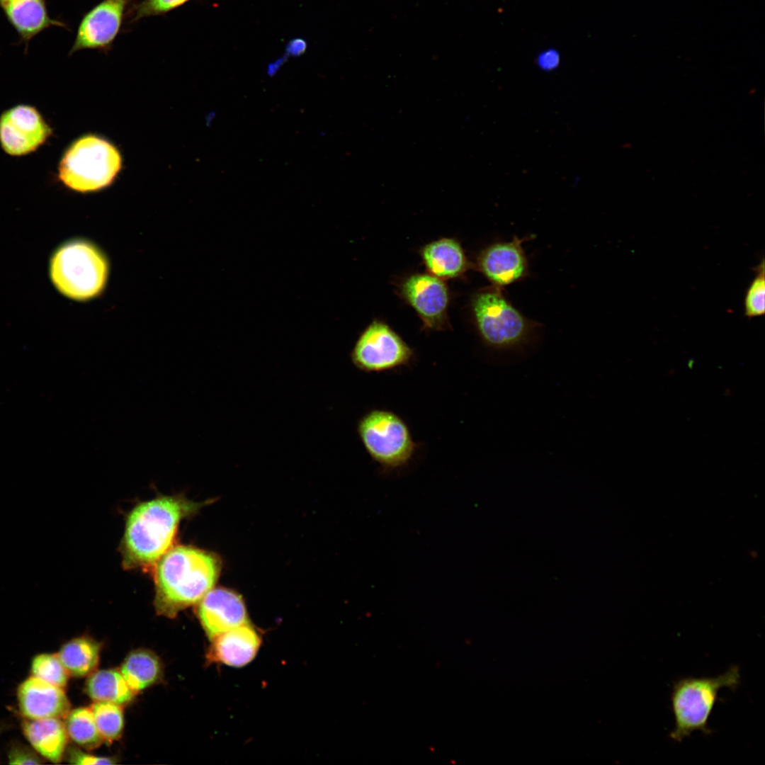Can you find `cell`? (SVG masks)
Instances as JSON below:
<instances>
[{
	"label": "cell",
	"instance_id": "1",
	"mask_svg": "<svg viewBox=\"0 0 765 765\" xmlns=\"http://www.w3.org/2000/svg\"><path fill=\"white\" fill-rule=\"evenodd\" d=\"M201 504L181 494L137 504L128 514L120 545L125 569L150 570L170 548L179 523Z\"/></svg>",
	"mask_w": 765,
	"mask_h": 765
},
{
	"label": "cell",
	"instance_id": "2",
	"mask_svg": "<svg viewBox=\"0 0 765 765\" xmlns=\"http://www.w3.org/2000/svg\"><path fill=\"white\" fill-rule=\"evenodd\" d=\"M218 573V561L210 552L186 545L170 548L154 567L157 613L174 618L198 603L213 588Z\"/></svg>",
	"mask_w": 765,
	"mask_h": 765
},
{
	"label": "cell",
	"instance_id": "3",
	"mask_svg": "<svg viewBox=\"0 0 765 765\" xmlns=\"http://www.w3.org/2000/svg\"><path fill=\"white\" fill-rule=\"evenodd\" d=\"M740 684V673L733 665L716 676L684 677L674 681L671 693V709L674 727L669 737L681 742L693 732L709 735L710 716L722 688L735 689Z\"/></svg>",
	"mask_w": 765,
	"mask_h": 765
},
{
	"label": "cell",
	"instance_id": "4",
	"mask_svg": "<svg viewBox=\"0 0 765 765\" xmlns=\"http://www.w3.org/2000/svg\"><path fill=\"white\" fill-rule=\"evenodd\" d=\"M472 308L478 333L484 344L498 351H518L527 346L537 324L527 319L492 286L477 293Z\"/></svg>",
	"mask_w": 765,
	"mask_h": 765
},
{
	"label": "cell",
	"instance_id": "5",
	"mask_svg": "<svg viewBox=\"0 0 765 765\" xmlns=\"http://www.w3.org/2000/svg\"><path fill=\"white\" fill-rule=\"evenodd\" d=\"M50 272L53 284L62 294L76 300H86L103 289L108 265L101 252L93 244L75 240L55 251Z\"/></svg>",
	"mask_w": 765,
	"mask_h": 765
},
{
	"label": "cell",
	"instance_id": "6",
	"mask_svg": "<svg viewBox=\"0 0 765 765\" xmlns=\"http://www.w3.org/2000/svg\"><path fill=\"white\" fill-rule=\"evenodd\" d=\"M121 168V157L106 140L86 135L65 152L59 165V178L69 188L94 191L109 185Z\"/></svg>",
	"mask_w": 765,
	"mask_h": 765
},
{
	"label": "cell",
	"instance_id": "7",
	"mask_svg": "<svg viewBox=\"0 0 765 765\" xmlns=\"http://www.w3.org/2000/svg\"><path fill=\"white\" fill-rule=\"evenodd\" d=\"M357 433L369 456L385 470L407 465L417 448L407 423L390 410L367 412L358 421Z\"/></svg>",
	"mask_w": 765,
	"mask_h": 765
},
{
	"label": "cell",
	"instance_id": "8",
	"mask_svg": "<svg viewBox=\"0 0 765 765\" xmlns=\"http://www.w3.org/2000/svg\"><path fill=\"white\" fill-rule=\"evenodd\" d=\"M413 350L388 325L374 321L358 338L351 353L353 364L366 373H381L409 366Z\"/></svg>",
	"mask_w": 765,
	"mask_h": 765
},
{
	"label": "cell",
	"instance_id": "9",
	"mask_svg": "<svg viewBox=\"0 0 765 765\" xmlns=\"http://www.w3.org/2000/svg\"><path fill=\"white\" fill-rule=\"evenodd\" d=\"M51 135L52 129L33 106L18 105L0 117V144L11 156L35 151Z\"/></svg>",
	"mask_w": 765,
	"mask_h": 765
},
{
	"label": "cell",
	"instance_id": "10",
	"mask_svg": "<svg viewBox=\"0 0 765 765\" xmlns=\"http://www.w3.org/2000/svg\"><path fill=\"white\" fill-rule=\"evenodd\" d=\"M131 0H103L81 18L69 55L84 49L108 50L121 28Z\"/></svg>",
	"mask_w": 765,
	"mask_h": 765
},
{
	"label": "cell",
	"instance_id": "11",
	"mask_svg": "<svg viewBox=\"0 0 765 765\" xmlns=\"http://www.w3.org/2000/svg\"><path fill=\"white\" fill-rule=\"evenodd\" d=\"M402 295L429 329H442L448 305L445 283L438 277L415 274L403 283Z\"/></svg>",
	"mask_w": 765,
	"mask_h": 765
},
{
	"label": "cell",
	"instance_id": "12",
	"mask_svg": "<svg viewBox=\"0 0 765 765\" xmlns=\"http://www.w3.org/2000/svg\"><path fill=\"white\" fill-rule=\"evenodd\" d=\"M524 239L498 242L486 248L478 258V267L493 286L503 288L524 278L528 261L522 247Z\"/></svg>",
	"mask_w": 765,
	"mask_h": 765
},
{
	"label": "cell",
	"instance_id": "13",
	"mask_svg": "<svg viewBox=\"0 0 765 765\" xmlns=\"http://www.w3.org/2000/svg\"><path fill=\"white\" fill-rule=\"evenodd\" d=\"M197 613L210 640L249 623L246 607L240 596L222 588L210 589L198 602Z\"/></svg>",
	"mask_w": 765,
	"mask_h": 765
},
{
	"label": "cell",
	"instance_id": "14",
	"mask_svg": "<svg viewBox=\"0 0 765 765\" xmlns=\"http://www.w3.org/2000/svg\"><path fill=\"white\" fill-rule=\"evenodd\" d=\"M18 701L21 712L27 719L65 718L70 707L62 688L33 676L19 686Z\"/></svg>",
	"mask_w": 765,
	"mask_h": 765
},
{
	"label": "cell",
	"instance_id": "15",
	"mask_svg": "<svg viewBox=\"0 0 765 765\" xmlns=\"http://www.w3.org/2000/svg\"><path fill=\"white\" fill-rule=\"evenodd\" d=\"M210 640L207 655L209 662L234 667L251 662L261 643L260 634L249 623L220 633Z\"/></svg>",
	"mask_w": 765,
	"mask_h": 765
},
{
	"label": "cell",
	"instance_id": "16",
	"mask_svg": "<svg viewBox=\"0 0 765 765\" xmlns=\"http://www.w3.org/2000/svg\"><path fill=\"white\" fill-rule=\"evenodd\" d=\"M47 1L0 0V8L26 49L29 42L45 29L51 26L67 28L64 22L51 18Z\"/></svg>",
	"mask_w": 765,
	"mask_h": 765
},
{
	"label": "cell",
	"instance_id": "17",
	"mask_svg": "<svg viewBox=\"0 0 765 765\" xmlns=\"http://www.w3.org/2000/svg\"><path fill=\"white\" fill-rule=\"evenodd\" d=\"M23 733L33 747L54 763L61 761L67 742L64 724L57 718L27 719Z\"/></svg>",
	"mask_w": 765,
	"mask_h": 765
},
{
	"label": "cell",
	"instance_id": "18",
	"mask_svg": "<svg viewBox=\"0 0 765 765\" xmlns=\"http://www.w3.org/2000/svg\"><path fill=\"white\" fill-rule=\"evenodd\" d=\"M421 255L426 268L438 278L459 276L468 266L462 247L451 239H441L427 244Z\"/></svg>",
	"mask_w": 765,
	"mask_h": 765
},
{
	"label": "cell",
	"instance_id": "19",
	"mask_svg": "<svg viewBox=\"0 0 765 765\" xmlns=\"http://www.w3.org/2000/svg\"><path fill=\"white\" fill-rule=\"evenodd\" d=\"M120 672L128 686L135 692L159 680L162 675V664L153 652L137 650L127 656Z\"/></svg>",
	"mask_w": 765,
	"mask_h": 765
},
{
	"label": "cell",
	"instance_id": "20",
	"mask_svg": "<svg viewBox=\"0 0 765 765\" xmlns=\"http://www.w3.org/2000/svg\"><path fill=\"white\" fill-rule=\"evenodd\" d=\"M100 645L96 641L80 637L64 644L57 655L69 674L84 676L97 666Z\"/></svg>",
	"mask_w": 765,
	"mask_h": 765
},
{
	"label": "cell",
	"instance_id": "21",
	"mask_svg": "<svg viewBox=\"0 0 765 765\" xmlns=\"http://www.w3.org/2000/svg\"><path fill=\"white\" fill-rule=\"evenodd\" d=\"M86 691L96 701L110 702L119 706L128 703L134 696V692L120 672L115 669L94 672L86 682Z\"/></svg>",
	"mask_w": 765,
	"mask_h": 765
},
{
	"label": "cell",
	"instance_id": "22",
	"mask_svg": "<svg viewBox=\"0 0 765 765\" xmlns=\"http://www.w3.org/2000/svg\"><path fill=\"white\" fill-rule=\"evenodd\" d=\"M64 723L67 735L86 749L99 746L102 737L97 729L91 708H78L69 711Z\"/></svg>",
	"mask_w": 765,
	"mask_h": 765
},
{
	"label": "cell",
	"instance_id": "23",
	"mask_svg": "<svg viewBox=\"0 0 765 765\" xmlns=\"http://www.w3.org/2000/svg\"><path fill=\"white\" fill-rule=\"evenodd\" d=\"M91 710L102 739L108 742L118 739L124 726L123 714L119 705L96 701Z\"/></svg>",
	"mask_w": 765,
	"mask_h": 765
},
{
	"label": "cell",
	"instance_id": "24",
	"mask_svg": "<svg viewBox=\"0 0 765 765\" xmlns=\"http://www.w3.org/2000/svg\"><path fill=\"white\" fill-rule=\"evenodd\" d=\"M31 673L33 676L60 688L67 685L69 676L57 655L53 654L35 656L32 661Z\"/></svg>",
	"mask_w": 765,
	"mask_h": 765
},
{
	"label": "cell",
	"instance_id": "25",
	"mask_svg": "<svg viewBox=\"0 0 765 765\" xmlns=\"http://www.w3.org/2000/svg\"><path fill=\"white\" fill-rule=\"evenodd\" d=\"M762 259L754 268V278L749 283L744 299V312L747 318L757 317L765 312V271Z\"/></svg>",
	"mask_w": 765,
	"mask_h": 765
},
{
	"label": "cell",
	"instance_id": "26",
	"mask_svg": "<svg viewBox=\"0 0 765 765\" xmlns=\"http://www.w3.org/2000/svg\"><path fill=\"white\" fill-rule=\"evenodd\" d=\"M190 0H143L132 8V22L172 11Z\"/></svg>",
	"mask_w": 765,
	"mask_h": 765
},
{
	"label": "cell",
	"instance_id": "27",
	"mask_svg": "<svg viewBox=\"0 0 765 765\" xmlns=\"http://www.w3.org/2000/svg\"><path fill=\"white\" fill-rule=\"evenodd\" d=\"M67 759L69 763L74 764H112L115 763L111 758L95 756L75 747L69 748Z\"/></svg>",
	"mask_w": 765,
	"mask_h": 765
},
{
	"label": "cell",
	"instance_id": "28",
	"mask_svg": "<svg viewBox=\"0 0 765 765\" xmlns=\"http://www.w3.org/2000/svg\"><path fill=\"white\" fill-rule=\"evenodd\" d=\"M8 764H39L41 759L33 752L27 747L16 746L11 749L8 752Z\"/></svg>",
	"mask_w": 765,
	"mask_h": 765
},
{
	"label": "cell",
	"instance_id": "29",
	"mask_svg": "<svg viewBox=\"0 0 765 765\" xmlns=\"http://www.w3.org/2000/svg\"><path fill=\"white\" fill-rule=\"evenodd\" d=\"M560 62V55L554 49H548L542 52L538 57V66L544 70H551L556 68Z\"/></svg>",
	"mask_w": 765,
	"mask_h": 765
},
{
	"label": "cell",
	"instance_id": "30",
	"mask_svg": "<svg viewBox=\"0 0 765 765\" xmlns=\"http://www.w3.org/2000/svg\"><path fill=\"white\" fill-rule=\"evenodd\" d=\"M307 49V42L302 38L291 40L286 47L287 56L299 57L305 53Z\"/></svg>",
	"mask_w": 765,
	"mask_h": 765
},
{
	"label": "cell",
	"instance_id": "31",
	"mask_svg": "<svg viewBox=\"0 0 765 765\" xmlns=\"http://www.w3.org/2000/svg\"><path fill=\"white\" fill-rule=\"evenodd\" d=\"M283 62H284V60L283 58V59H280V60H277L276 62H273L272 64H271L268 66V74H270V75L274 74L278 71V69L280 68V67L283 64Z\"/></svg>",
	"mask_w": 765,
	"mask_h": 765
}]
</instances>
